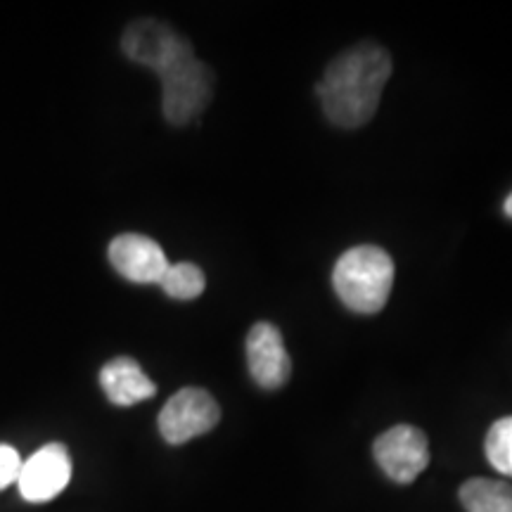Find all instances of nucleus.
<instances>
[{
  "instance_id": "2eb2a0df",
  "label": "nucleus",
  "mask_w": 512,
  "mask_h": 512,
  "mask_svg": "<svg viewBox=\"0 0 512 512\" xmlns=\"http://www.w3.org/2000/svg\"><path fill=\"white\" fill-rule=\"evenodd\" d=\"M503 211H505V216H508V219H512V192H510L508 200H505V204H503Z\"/></svg>"
},
{
  "instance_id": "f03ea898",
  "label": "nucleus",
  "mask_w": 512,
  "mask_h": 512,
  "mask_svg": "<svg viewBox=\"0 0 512 512\" xmlns=\"http://www.w3.org/2000/svg\"><path fill=\"white\" fill-rule=\"evenodd\" d=\"M332 287L339 302L354 313L363 316L380 313L394 287L392 256L375 245L351 247L332 268Z\"/></svg>"
},
{
  "instance_id": "f8f14e48",
  "label": "nucleus",
  "mask_w": 512,
  "mask_h": 512,
  "mask_svg": "<svg viewBox=\"0 0 512 512\" xmlns=\"http://www.w3.org/2000/svg\"><path fill=\"white\" fill-rule=\"evenodd\" d=\"M159 287L166 292V297L178 299V302H190L197 299L207 287V275L197 264L190 261H178V264H169L166 273L159 280Z\"/></svg>"
},
{
  "instance_id": "423d86ee",
  "label": "nucleus",
  "mask_w": 512,
  "mask_h": 512,
  "mask_svg": "<svg viewBox=\"0 0 512 512\" xmlns=\"http://www.w3.org/2000/svg\"><path fill=\"white\" fill-rule=\"evenodd\" d=\"M373 456L392 482L411 484L430 465V446L418 427L396 425L375 439Z\"/></svg>"
},
{
  "instance_id": "9d476101",
  "label": "nucleus",
  "mask_w": 512,
  "mask_h": 512,
  "mask_svg": "<svg viewBox=\"0 0 512 512\" xmlns=\"http://www.w3.org/2000/svg\"><path fill=\"white\" fill-rule=\"evenodd\" d=\"M100 387L114 406L128 408L157 394V384L140 368L131 356H117L100 370Z\"/></svg>"
},
{
  "instance_id": "0eeeda50",
  "label": "nucleus",
  "mask_w": 512,
  "mask_h": 512,
  "mask_svg": "<svg viewBox=\"0 0 512 512\" xmlns=\"http://www.w3.org/2000/svg\"><path fill=\"white\" fill-rule=\"evenodd\" d=\"M69 479H72V456L67 446L46 444L29 460H24L17 486L24 501L46 503L67 489Z\"/></svg>"
},
{
  "instance_id": "1a4fd4ad",
  "label": "nucleus",
  "mask_w": 512,
  "mask_h": 512,
  "mask_svg": "<svg viewBox=\"0 0 512 512\" xmlns=\"http://www.w3.org/2000/svg\"><path fill=\"white\" fill-rule=\"evenodd\" d=\"M107 256H110V264L121 278L138 285H159L166 268H169V259H166L164 249L152 238L138 233L117 235L110 242Z\"/></svg>"
},
{
  "instance_id": "4468645a",
  "label": "nucleus",
  "mask_w": 512,
  "mask_h": 512,
  "mask_svg": "<svg viewBox=\"0 0 512 512\" xmlns=\"http://www.w3.org/2000/svg\"><path fill=\"white\" fill-rule=\"evenodd\" d=\"M24 460L19 458L17 448L10 444H0V491L17 484Z\"/></svg>"
},
{
  "instance_id": "6e6552de",
  "label": "nucleus",
  "mask_w": 512,
  "mask_h": 512,
  "mask_svg": "<svg viewBox=\"0 0 512 512\" xmlns=\"http://www.w3.org/2000/svg\"><path fill=\"white\" fill-rule=\"evenodd\" d=\"M247 368L261 389H280L292 375V358L283 332L273 323H256L247 335Z\"/></svg>"
},
{
  "instance_id": "f257e3e1",
  "label": "nucleus",
  "mask_w": 512,
  "mask_h": 512,
  "mask_svg": "<svg viewBox=\"0 0 512 512\" xmlns=\"http://www.w3.org/2000/svg\"><path fill=\"white\" fill-rule=\"evenodd\" d=\"M389 76L392 57L377 43H358L339 53L316 83L325 117L339 128L366 126L375 117Z\"/></svg>"
},
{
  "instance_id": "39448f33",
  "label": "nucleus",
  "mask_w": 512,
  "mask_h": 512,
  "mask_svg": "<svg viewBox=\"0 0 512 512\" xmlns=\"http://www.w3.org/2000/svg\"><path fill=\"white\" fill-rule=\"evenodd\" d=\"M219 420L221 408L207 389L183 387L164 403L157 425L166 444L181 446L214 430Z\"/></svg>"
},
{
  "instance_id": "ddd939ff",
  "label": "nucleus",
  "mask_w": 512,
  "mask_h": 512,
  "mask_svg": "<svg viewBox=\"0 0 512 512\" xmlns=\"http://www.w3.org/2000/svg\"><path fill=\"white\" fill-rule=\"evenodd\" d=\"M486 458L501 475L512 477V415L496 420L486 434Z\"/></svg>"
},
{
  "instance_id": "9b49d317",
  "label": "nucleus",
  "mask_w": 512,
  "mask_h": 512,
  "mask_svg": "<svg viewBox=\"0 0 512 512\" xmlns=\"http://www.w3.org/2000/svg\"><path fill=\"white\" fill-rule=\"evenodd\" d=\"M458 496L467 512H512V484L496 479H467Z\"/></svg>"
},
{
  "instance_id": "7ed1b4c3",
  "label": "nucleus",
  "mask_w": 512,
  "mask_h": 512,
  "mask_svg": "<svg viewBox=\"0 0 512 512\" xmlns=\"http://www.w3.org/2000/svg\"><path fill=\"white\" fill-rule=\"evenodd\" d=\"M121 50L131 62L152 69L157 76L169 74L171 69L195 60L190 41L178 34L174 27L159 19H138L124 31Z\"/></svg>"
},
{
  "instance_id": "20e7f679",
  "label": "nucleus",
  "mask_w": 512,
  "mask_h": 512,
  "mask_svg": "<svg viewBox=\"0 0 512 512\" xmlns=\"http://www.w3.org/2000/svg\"><path fill=\"white\" fill-rule=\"evenodd\" d=\"M159 79H162V112L174 126L195 121L214 98V72L197 57Z\"/></svg>"
}]
</instances>
